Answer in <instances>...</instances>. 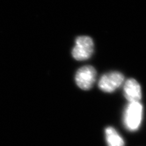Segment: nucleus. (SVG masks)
<instances>
[{
    "mask_svg": "<svg viewBox=\"0 0 146 146\" xmlns=\"http://www.w3.org/2000/svg\"><path fill=\"white\" fill-rule=\"evenodd\" d=\"M106 142L108 146H124L122 137L113 127H108L105 130Z\"/></svg>",
    "mask_w": 146,
    "mask_h": 146,
    "instance_id": "423d86ee",
    "label": "nucleus"
},
{
    "mask_svg": "<svg viewBox=\"0 0 146 146\" xmlns=\"http://www.w3.org/2000/svg\"><path fill=\"white\" fill-rule=\"evenodd\" d=\"M143 107L140 102H129L123 115V122L126 129L130 131L138 130L143 119Z\"/></svg>",
    "mask_w": 146,
    "mask_h": 146,
    "instance_id": "f257e3e1",
    "label": "nucleus"
},
{
    "mask_svg": "<svg viewBox=\"0 0 146 146\" xmlns=\"http://www.w3.org/2000/svg\"><path fill=\"white\" fill-rule=\"evenodd\" d=\"M124 82V76L117 71L110 72L104 74L100 77L98 86L105 93H113L122 85Z\"/></svg>",
    "mask_w": 146,
    "mask_h": 146,
    "instance_id": "7ed1b4c3",
    "label": "nucleus"
},
{
    "mask_svg": "<svg viewBox=\"0 0 146 146\" xmlns=\"http://www.w3.org/2000/svg\"><path fill=\"white\" fill-rule=\"evenodd\" d=\"M94 52V42L88 36H79L75 40V46L72 50V56L78 61L87 60Z\"/></svg>",
    "mask_w": 146,
    "mask_h": 146,
    "instance_id": "f03ea898",
    "label": "nucleus"
},
{
    "mask_svg": "<svg viewBox=\"0 0 146 146\" xmlns=\"http://www.w3.org/2000/svg\"><path fill=\"white\" fill-rule=\"evenodd\" d=\"M96 71L92 66H82L76 72L75 82L82 90H88L93 87L96 79Z\"/></svg>",
    "mask_w": 146,
    "mask_h": 146,
    "instance_id": "20e7f679",
    "label": "nucleus"
},
{
    "mask_svg": "<svg viewBox=\"0 0 146 146\" xmlns=\"http://www.w3.org/2000/svg\"><path fill=\"white\" fill-rule=\"evenodd\" d=\"M124 95L129 102H140L142 98L141 87L138 81L134 79H127L124 85Z\"/></svg>",
    "mask_w": 146,
    "mask_h": 146,
    "instance_id": "39448f33",
    "label": "nucleus"
}]
</instances>
